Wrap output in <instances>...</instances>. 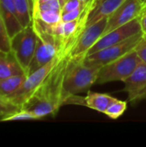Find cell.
<instances>
[{"mask_svg":"<svg viewBox=\"0 0 146 147\" xmlns=\"http://www.w3.org/2000/svg\"><path fill=\"white\" fill-rule=\"evenodd\" d=\"M0 14L5 22L10 38L22 29L23 27L16 16L14 0H0Z\"/></svg>","mask_w":146,"mask_h":147,"instance_id":"13","label":"cell"},{"mask_svg":"<svg viewBox=\"0 0 146 147\" xmlns=\"http://www.w3.org/2000/svg\"><path fill=\"white\" fill-rule=\"evenodd\" d=\"M140 61L141 59L134 49L124 56L102 66L96 84H102L115 81L124 82L133 73Z\"/></svg>","mask_w":146,"mask_h":147,"instance_id":"3","label":"cell"},{"mask_svg":"<svg viewBox=\"0 0 146 147\" xmlns=\"http://www.w3.org/2000/svg\"><path fill=\"white\" fill-rule=\"evenodd\" d=\"M108 17L103 18L84 28L70 53L71 57L85 58L89 49L103 35V32L108 23Z\"/></svg>","mask_w":146,"mask_h":147,"instance_id":"8","label":"cell"},{"mask_svg":"<svg viewBox=\"0 0 146 147\" xmlns=\"http://www.w3.org/2000/svg\"><path fill=\"white\" fill-rule=\"evenodd\" d=\"M127 102L125 101L118 100L117 98H114L111 103L107 108L104 114L113 120H116L120 118L126 110Z\"/></svg>","mask_w":146,"mask_h":147,"instance_id":"19","label":"cell"},{"mask_svg":"<svg viewBox=\"0 0 146 147\" xmlns=\"http://www.w3.org/2000/svg\"><path fill=\"white\" fill-rule=\"evenodd\" d=\"M144 36V33L140 32L126 40L112 45L96 53L88 54L83 59V61L88 65L102 67L135 49L138 43Z\"/></svg>","mask_w":146,"mask_h":147,"instance_id":"5","label":"cell"},{"mask_svg":"<svg viewBox=\"0 0 146 147\" xmlns=\"http://www.w3.org/2000/svg\"><path fill=\"white\" fill-rule=\"evenodd\" d=\"M38 19L47 25H55L61 22V10H37L33 12V19Z\"/></svg>","mask_w":146,"mask_h":147,"instance_id":"18","label":"cell"},{"mask_svg":"<svg viewBox=\"0 0 146 147\" xmlns=\"http://www.w3.org/2000/svg\"><path fill=\"white\" fill-rule=\"evenodd\" d=\"M114 97L107 94L88 92L87 96H85V106L104 114L107 108L114 100Z\"/></svg>","mask_w":146,"mask_h":147,"instance_id":"15","label":"cell"},{"mask_svg":"<svg viewBox=\"0 0 146 147\" xmlns=\"http://www.w3.org/2000/svg\"><path fill=\"white\" fill-rule=\"evenodd\" d=\"M139 22L142 32L144 34H146V12L141 13V15L139 16Z\"/></svg>","mask_w":146,"mask_h":147,"instance_id":"26","label":"cell"},{"mask_svg":"<svg viewBox=\"0 0 146 147\" xmlns=\"http://www.w3.org/2000/svg\"><path fill=\"white\" fill-rule=\"evenodd\" d=\"M83 8H84V6H83V7H81L79 9H74V10H71L70 12L62 14L61 15V22H66L74 21V20L79 18L81 14H82V12H83Z\"/></svg>","mask_w":146,"mask_h":147,"instance_id":"23","label":"cell"},{"mask_svg":"<svg viewBox=\"0 0 146 147\" xmlns=\"http://www.w3.org/2000/svg\"><path fill=\"white\" fill-rule=\"evenodd\" d=\"M65 54L68 53H65L64 51H60L59 53L46 65L36 70L33 73L28 75L22 86L8 99L15 102V104L22 106V104L33 95L35 90L40 85V84L52 71V69L56 66V65L59 62V60Z\"/></svg>","mask_w":146,"mask_h":147,"instance_id":"7","label":"cell"},{"mask_svg":"<svg viewBox=\"0 0 146 147\" xmlns=\"http://www.w3.org/2000/svg\"><path fill=\"white\" fill-rule=\"evenodd\" d=\"M81 7H83V4L79 0H66V2L61 7V15L79 9Z\"/></svg>","mask_w":146,"mask_h":147,"instance_id":"24","label":"cell"},{"mask_svg":"<svg viewBox=\"0 0 146 147\" xmlns=\"http://www.w3.org/2000/svg\"><path fill=\"white\" fill-rule=\"evenodd\" d=\"M23 73L26 71L20 65L15 53L12 50L9 52L0 50V80Z\"/></svg>","mask_w":146,"mask_h":147,"instance_id":"14","label":"cell"},{"mask_svg":"<svg viewBox=\"0 0 146 147\" xmlns=\"http://www.w3.org/2000/svg\"><path fill=\"white\" fill-rule=\"evenodd\" d=\"M143 12H146V7H145L144 9H143V10H142V13Z\"/></svg>","mask_w":146,"mask_h":147,"instance_id":"30","label":"cell"},{"mask_svg":"<svg viewBox=\"0 0 146 147\" xmlns=\"http://www.w3.org/2000/svg\"><path fill=\"white\" fill-rule=\"evenodd\" d=\"M27 78V74H18L0 80V96L10 97L23 84Z\"/></svg>","mask_w":146,"mask_h":147,"instance_id":"16","label":"cell"},{"mask_svg":"<svg viewBox=\"0 0 146 147\" xmlns=\"http://www.w3.org/2000/svg\"><path fill=\"white\" fill-rule=\"evenodd\" d=\"M0 50L9 52L11 50V38L8 33L5 22L0 14Z\"/></svg>","mask_w":146,"mask_h":147,"instance_id":"21","label":"cell"},{"mask_svg":"<svg viewBox=\"0 0 146 147\" xmlns=\"http://www.w3.org/2000/svg\"><path fill=\"white\" fill-rule=\"evenodd\" d=\"M34 28L38 35V41L33 59L26 71L27 76L46 65L53 59L60 51H62L61 41L56 36L35 27L34 25Z\"/></svg>","mask_w":146,"mask_h":147,"instance_id":"4","label":"cell"},{"mask_svg":"<svg viewBox=\"0 0 146 147\" xmlns=\"http://www.w3.org/2000/svg\"><path fill=\"white\" fill-rule=\"evenodd\" d=\"M28 120H39L37 118V116L35 115H34L33 113L25 110V109H21L10 115H8L4 118H3L2 120H0V121H28Z\"/></svg>","mask_w":146,"mask_h":147,"instance_id":"22","label":"cell"},{"mask_svg":"<svg viewBox=\"0 0 146 147\" xmlns=\"http://www.w3.org/2000/svg\"><path fill=\"white\" fill-rule=\"evenodd\" d=\"M143 38H144L145 40H146V34H144V36H143Z\"/></svg>","mask_w":146,"mask_h":147,"instance_id":"31","label":"cell"},{"mask_svg":"<svg viewBox=\"0 0 146 147\" xmlns=\"http://www.w3.org/2000/svg\"><path fill=\"white\" fill-rule=\"evenodd\" d=\"M38 35L34 28L33 22L22 28L17 34L11 37V50L15 53L20 65L28 70L37 47Z\"/></svg>","mask_w":146,"mask_h":147,"instance_id":"6","label":"cell"},{"mask_svg":"<svg viewBox=\"0 0 146 147\" xmlns=\"http://www.w3.org/2000/svg\"><path fill=\"white\" fill-rule=\"evenodd\" d=\"M141 4H142V6H143V9L146 7V0H138Z\"/></svg>","mask_w":146,"mask_h":147,"instance_id":"28","label":"cell"},{"mask_svg":"<svg viewBox=\"0 0 146 147\" xmlns=\"http://www.w3.org/2000/svg\"><path fill=\"white\" fill-rule=\"evenodd\" d=\"M124 1L125 0H98L88 16L86 27L111 16Z\"/></svg>","mask_w":146,"mask_h":147,"instance_id":"12","label":"cell"},{"mask_svg":"<svg viewBox=\"0 0 146 147\" xmlns=\"http://www.w3.org/2000/svg\"><path fill=\"white\" fill-rule=\"evenodd\" d=\"M135 51L137 52L141 61L146 64V40H145L144 38L141 39V40L138 43L137 47H135Z\"/></svg>","mask_w":146,"mask_h":147,"instance_id":"25","label":"cell"},{"mask_svg":"<svg viewBox=\"0 0 146 147\" xmlns=\"http://www.w3.org/2000/svg\"><path fill=\"white\" fill-rule=\"evenodd\" d=\"M84 58L71 57L67 62L64 78V105L77 104L85 106V97L78 94L89 90L97 80L101 67L88 65Z\"/></svg>","mask_w":146,"mask_h":147,"instance_id":"2","label":"cell"},{"mask_svg":"<svg viewBox=\"0 0 146 147\" xmlns=\"http://www.w3.org/2000/svg\"><path fill=\"white\" fill-rule=\"evenodd\" d=\"M124 90L128 95L130 102H136L146 90V64L140 61L133 73L123 82Z\"/></svg>","mask_w":146,"mask_h":147,"instance_id":"11","label":"cell"},{"mask_svg":"<svg viewBox=\"0 0 146 147\" xmlns=\"http://www.w3.org/2000/svg\"><path fill=\"white\" fill-rule=\"evenodd\" d=\"M48 1H50V0H33L32 1V8H33V5L34 3H46Z\"/></svg>","mask_w":146,"mask_h":147,"instance_id":"27","label":"cell"},{"mask_svg":"<svg viewBox=\"0 0 146 147\" xmlns=\"http://www.w3.org/2000/svg\"><path fill=\"white\" fill-rule=\"evenodd\" d=\"M22 109V106L15 104L7 98L0 96V120Z\"/></svg>","mask_w":146,"mask_h":147,"instance_id":"20","label":"cell"},{"mask_svg":"<svg viewBox=\"0 0 146 147\" xmlns=\"http://www.w3.org/2000/svg\"><path fill=\"white\" fill-rule=\"evenodd\" d=\"M32 1H33V0H32Z\"/></svg>","mask_w":146,"mask_h":147,"instance_id":"32","label":"cell"},{"mask_svg":"<svg viewBox=\"0 0 146 147\" xmlns=\"http://www.w3.org/2000/svg\"><path fill=\"white\" fill-rule=\"evenodd\" d=\"M142 10L143 6L138 0H125L115 11L108 16L103 35L139 17Z\"/></svg>","mask_w":146,"mask_h":147,"instance_id":"10","label":"cell"},{"mask_svg":"<svg viewBox=\"0 0 146 147\" xmlns=\"http://www.w3.org/2000/svg\"><path fill=\"white\" fill-rule=\"evenodd\" d=\"M59 3H60L61 7H62V6L64 5V3H65L66 2V0H59Z\"/></svg>","mask_w":146,"mask_h":147,"instance_id":"29","label":"cell"},{"mask_svg":"<svg viewBox=\"0 0 146 147\" xmlns=\"http://www.w3.org/2000/svg\"><path fill=\"white\" fill-rule=\"evenodd\" d=\"M142 32L140 22H139V16L135 18L134 20L131 21L130 22L120 26L111 32L108 33L107 34L103 35L99 40L89 49L88 54L96 53L99 50L110 47L112 45L122 42L126 39ZM87 54V55H88Z\"/></svg>","mask_w":146,"mask_h":147,"instance_id":"9","label":"cell"},{"mask_svg":"<svg viewBox=\"0 0 146 147\" xmlns=\"http://www.w3.org/2000/svg\"><path fill=\"white\" fill-rule=\"evenodd\" d=\"M16 16L21 25L25 28L33 22L32 0H14Z\"/></svg>","mask_w":146,"mask_h":147,"instance_id":"17","label":"cell"},{"mask_svg":"<svg viewBox=\"0 0 146 147\" xmlns=\"http://www.w3.org/2000/svg\"><path fill=\"white\" fill-rule=\"evenodd\" d=\"M70 54H65L52 71L44 79L33 95L22 104L40 120L46 115H55L64 106V78Z\"/></svg>","mask_w":146,"mask_h":147,"instance_id":"1","label":"cell"}]
</instances>
